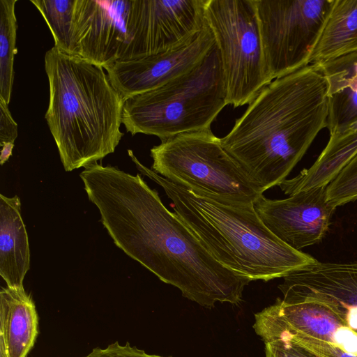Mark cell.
Returning <instances> with one entry per match:
<instances>
[{"mask_svg":"<svg viewBox=\"0 0 357 357\" xmlns=\"http://www.w3.org/2000/svg\"><path fill=\"white\" fill-rule=\"evenodd\" d=\"M45 20L54 47L70 54L75 0H31Z\"/></svg>","mask_w":357,"mask_h":357,"instance_id":"cell-21","label":"cell"},{"mask_svg":"<svg viewBox=\"0 0 357 357\" xmlns=\"http://www.w3.org/2000/svg\"><path fill=\"white\" fill-rule=\"evenodd\" d=\"M82 181L114 243L162 282L207 308L242 301L250 281L220 264L139 174L96 163Z\"/></svg>","mask_w":357,"mask_h":357,"instance_id":"cell-1","label":"cell"},{"mask_svg":"<svg viewBox=\"0 0 357 357\" xmlns=\"http://www.w3.org/2000/svg\"><path fill=\"white\" fill-rule=\"evenodd\" d=\"M132 0H75L70 54L103 68L122 59L130 43Z\"/></svg>","mask_w":357,"mask_h":357,"instance_id":"cell-10","label":"cell"},{"mask_svg":"<svg viewBox=\"0 0 357 357\" xmlns=\"http://www.w3.org/2000/svg\"><path fill=\"white\" fill-rule=\"evenodd\" d=\"M266 357H319L305 347L289 339L265 343Z\"/></svg>","mask_w":357,"mask_h":357,"instance_id":"cell-24","label":"cell"},{"mask_svg":"<svg viewBox=\"0 0 357 357\" xmlns=\"http://www.w3.org/2000/svg\"><path fill=\"white\" fill-rule=\"evenodd\" d=\"M128 153L139 172L159 185L172 200L174 212L223 266L249 280L265 282L315 263L275 236L254 205L229 202L174 183Z\"/></svg>","mask_w":357,"mask_h":357,"instance_id":"cell-3","label":"cell"},{"mask_svg":"<svg viewBox=\"0 0 357 357\" xmlns=\"http://www.w3.org/2000/svg\"><path fill=\"white\" fill-rule=\"evenodd\" d=\"M30 268L28 234L17 195H0V275L7 287H24Z\"/></svg>","mask_w":357,"mask_h":357,"instance_id":"cell-17","label":"cell"},{"mask_svg":"<svg viewBox=\"0 0 357 357\" xmlns=\"http://www.w3.org/2000/svg\"><path fill=\"white\" fill-rule=\"evenodd\" d=\"M205 19L220 52L227 105H249L273 81L254 0H207Z\"/></svg>","mask_w":357,"mask_h":357,"instance_id":"cell-7","label":"cell"},{"mask_svg":"<svg viewBox=\"0 0 357 357\" xmlns=\"http://www.w3.org/2000/svg\"><path fill=\"white\" fill-rule=\"evenodd\" d=\"M332 0H254L272 80L309 65Z\"/></svg>","mask_w":357,"mask_h":357,"instance_id":"cell-8","label":"cell"},{"mask_svg":"<svg viewBox=\"0 0 357 357\" xmlns=\"http://www.w3.org/2000/svg\"><path fill=\"white\" fill-rule=\"evenodd\" d=\"M17 137V124L12 117L8 105L0 98V145L14 144Z\"/></svg>","mask_w":357,"mask_h":357,"instance_id":"cell-26","label":"cell"},{"mask_svg":"<svg viewBox=\"0 0 357 357\" xmlns=\"http://www.w3.org/2000/svg\"><path fill=\"white\" fill-rule=\"evenodd\" d=\"M151 156L153 171L192 191L252 205L263 195L211 128L161 141Z\"/></svg>","mask_w":357,"mask_h":357,"instance_id":"cell-6","label":"cell"},{"mask_svg":"<svg viewBox=\"0 0 357 357\" xmlns=\"http://www.w3.org/2000/svg\"><path fill=\"white\" fill-rule=\"evenodd\" d=\"M278 289L285 303L317 301L325 304L357 333V261L317 260L283 278Z\"/></svg>","mask_w":357,"mask_h":357,"instance_id":"cell-13","label":"cell"},{"mask_svg":"<svg viewBox=\"0 0 357 357\" xmlns=\"http://www.w3.org/2000/svg\"><path fill=\"white\" fill-rule=\"evenodd\" d=\"M328 84L310 64L273 80L220 138L252 182L264 193L279 185L326 128Z\"/></svg>","mask_w":357,"mask_h":357,"instance_id":"cell-2","label":"cell"},{"mask_svg":"<svg viewBox=\"0 0 357 357\" xmlns=\"http://www.w3.org/2000/svg\"><path fill=\"white\" fill-rule=\"evenodd\" d=\"M326 195L336 208L357 200V153L328 184Z\"/></svg>","mask_w":357,"mask_h":357,"instance_id":"cell-22","label":"cell"},{"mask_svg":"<svg viewBox=\"0 0 357 357\" xmlns=\"http://www.w3.org/2000/svg\"><path fill=\"white\" fill-rule=\"evenodd\" d=\"M35 303L24 287L0 291V352L4 357H27L38 335Z\"/></svg>","mask_w":357,"mask_h":357,"instance_id":"cell-15","label":"cell"},{"mask_svg":"<svg viewBox=\"0 0 357 357\" xmlns=\"http://www.w3.org/2000/svg\"><path fill=\"white\" fill-rule=\"evenodd\" d=\"M357 52V0H332L309 65H322Z\"/></svg>","mask_w":357,"mask_h":357,"instance_id":"cell-18","label":"cell"},{"mask_svg":"<svg viewBox=\"0 0 357 357\" xmlns=\"http://www.w3.org/2000/svg\"><path fill=\"white\" fill-rule=\"evenodd\" d=\"M215 44L213 33L206 22L199 31L168 50L135 59L117 61L104 69L125 101L187 73L204 59Z\"/></svg>","mask_w":357,"mask_h":357,"instance_id":"cell-11","label":"cell"},{"mask_svg":"<svg viewBox=\"0 0 357 357\" xmlns=\"http://www.w3.org/2000/svg\"><path fill=\"white\" fill-rule=\"evenodd\" d=\"M264 343L280 338L293 340L311 350L319 357H357L339 347L289 329H275L259 335Z\"/></svg>","mask_w":357,"mask_h":357,"instance_id":"cell-23","label":"cell"},{"mask_svg":"<svg viewBox=\"0 0 357 357\" xmlns=\"http://www.w3.org/2000/svg\"><path fill=\"white\" fill-rule=\"evenodd\" d=\"M0 357H4L2 353L0 352Z\"/></svg>","mask_w":357,"mask_h":357,"instance_id":"cell-27","label":"cell"},{"mask_svg":"<svg viewBox=\"0 0 357 357\" xmlns=\"http://www.w3.org/2000/svg\"><path fill=\"white\" fill-rule=\"evenodd\" d=\"M49 104L45 118L66 172L114 152L124 100L104 68L54 46L45 55Z\"/></svg>","mask_w":357,"mask_h":357,"instance_id":"cell-4","label":"cell"},{"mask_svg":"<svg viewBox=\"0 0 357 357\" xmlns=\"http://www.w3.org/2000/svg\"><path fill=\"white\" fill-rule=\"evenodd\" d=\"M17 0H0V98L10 102L14 80V57L17 50Z\"/></svg>","mask_w":357,"mask_h":357,"instance_id":"cell-20","label":"cell"},{"mask_svg":"<svg viewBox=\"0 0 357 357\" xmlns=\"http://www.w3.org/2000/svg\"><path fill=\"white\" fill-rule=\"evenodd\" d=\"M357 153V119L330 132L327 144L315 162L278 186L285 195L326 186Z\"/></svg>","mask_w":357,"mask_h":357,"instance_id":"cell-16","label":"cell"},{"mask_svg":"<svg viewBox=\"0 0 357 357\" xmlns=\"http://www.w3.org/2000/svg\"><path fill=\"white\" fill-rule=\"evenodd\" d=\"M253 328L259 335L275 329H289L332 344L357 356V333L329 307L317 301L275 303L255 314Z\"/></svg>","mask_w":357,"mask_h":357,"instance_id":"cell-14","label":"cell"},{"mask_svg":"<svg viewBox=\"0 0 357 357\" xmlns=\"http://www.w3.org/2000/svg\"><path fill=\"white\" fill-rule=\"evenodd\" d=\"M227 105L218 48L187 73L151 91L127 98L122 123L132 135H154L161 141L211 128Z\"/></svg>","mask_w":357,"mask_h":357,"instance_id":"cell-5","label":"cell"},{"mask_svg":"<svg viewBox=\"0 0 357 357\" xmlns=\"http://www.w3.org/2000/svg\"><path fill=\"white\" fill-rule=\"evenodd\" d=\"M83 357H164L156 354H150L145 351L132 346L128 342L121 344L118 341L107 347L93 349L90 353Z\"/></svg>","mask_w":357,"mask_h":357,"instance_id":"cell-25","label":"cell"},{"mask_svg":"<svg viewBox=\"0 0 357 357\" xmlns=\"http://www.w3.org/2000/svg\"><path fill=\"white\" fill-rule=\"evenodd\" d=\"M326 186L313 188L282 199L262 195L254 207L271 231L289 247L301 250L321 241L336 207L327 201Z\"/></svg>","mask_w":357,"mask_h":357,"instance_id":"cell-12","label":"cell"},{"mask_svg":"<svg viewBox=\"0 0 357 357\" xmlns=\"http://www.w3.org/2000/svg\"><path fill=\"white\" fill-rule=\"evenodd\" d=\"M317 66L328 84L330 132L357 119V52Z\"/></svg>","mask_w":357,"mask_h":357,"instance_id":"cell-19","label":"cell"},{"mask_svg":"<svg viewBox=\"0 0 357 357\" xmlns=\"http://www.w3.org/2000/svg\"><path fill=\"white\" fill-rule=\"evenodd\" d=\"M207 0H132L130 43L121 60L154 55L180 44L206 24Z\"/></svg>","mask_w":357,"mask_h":357,"instance_id":"cell-9","label":"cell"}]
</instances>
